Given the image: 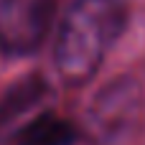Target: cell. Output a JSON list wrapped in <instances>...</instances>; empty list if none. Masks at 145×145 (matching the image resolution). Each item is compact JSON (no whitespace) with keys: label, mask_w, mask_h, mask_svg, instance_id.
I'll use <instances>...</instances> for the list:
<instances>
[{"label":"cell","mask_w":145,"mask_h":145,"mask_svg":"<svg viewBox=\"0 0 145 145\" xmlns=\"http://www.w3.org/2000/svg\"><path fill=\"white\" fill-rule=\"evenodd\" d=\"M127 13L122 0H74L59 23L56 71L69 84L89 82L125 28Z\"/></svg>","instance_id":"obj_1"},{"label":"cell","mask_w":145,"mask_h":145,"mask_svg":"<svg viewBox=\"0 0 145 145\" xmlns=\"http://www.w3.org/2000/svg\"><path fill=\"white\" fill-rule=\"evenodd\" d=\"M54 20L51 0H0V54H33Z\"/></svg>","instance_id":"obj_2"},{"label":"cell","mask_w":145,"mask_h":145,"mask_svg":"<svg viewBox=\"0 0 145 145\" xmlns=\"http://www.w3.org/2000/svg\"><path fill=\"white\" fill-rule=\"evenodd\" d=\"M138 112V89L130 82H112L97 94L92 107V127L105 138L122 135Z\"/></svg>","instance_id":"obj_3"},{"label":"cell","mask_w":145,"mask_h":145,"mask_svg":"<svg viewBox=\"0 0 145 145\" xmlns=\"http://www.w3.org/2000/svg\"><path fill=\"white\" fill-rule=\"evenodd\" d=\"M74 138H76V130L71 127L69 120L46 112L31 120L18 133V145H71Z\"/></svg>","instance_id":"obj_4"},{"label":"cell","mask_w":145,"mask_h":145,"mask_svg":"<svg viewBox=\"0 0 145 145\" xmlns=\"http://www.w3.org/2000/svg\"><path fill=\"white\" fill-rule=\"evenodd\" d=\"M43 92H46V87H43V82L36 79V76H28V79L15 82L8 92L0 97V125L15 120V117L23 115V112H28V110L43 97Z\"/></svg>","instance_id":"obj_5"}]
</instances>
